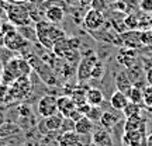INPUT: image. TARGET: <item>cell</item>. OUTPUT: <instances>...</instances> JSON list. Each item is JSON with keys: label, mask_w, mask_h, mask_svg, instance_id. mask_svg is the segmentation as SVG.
Wrapping results in <instances>:
<instances>
[{"label": "cell", "mask_w": 152, "mask_h": 146, "mask_svg": "<svg viewBox=\"0 0 152 146\" xmlns=\"http://www.w3.org/2000/svg\"><path fill=\"white\" fill-rule=\"evenodd\" d=\"M1 4H3V3H1V0H0V9H1Z\"/></svg>", "instance_id": "43"}, {"label": "cell", "mask_w": 152, "mask_h": 146, "mask_svg": "<svg viewBox=\"0 0 152 146\" xmlns=\"http://www.w3.org/2000/svg\"><path fill=\"white\" fill-rule=\"evenodd\" d=\"M3 45L9 51L17 52V51H21L23 48H26L27 45H30V42L18 33V30L16 27L14 30H11V31L4 34V37H3Z\"/></svg>", "instance_id": "7"}, {"label": "cell", "mask_w": 152, "mask_h": 146, "mask_svg": "<svg viewBox=\"0 0 152 146\" xmlns=\"http://www.w3.org/2000/svg\"><path fill=\"white\" fill-rule=\"evenodd\" d=\"M31 92H33V83L30 77H18L10 84V94L13 103L27 98Z\"/></svg>", "instance_id": "3"}, {"label": "cell", "mask_w": 152, "mask_h": 146, "mask_svg": "<svg viewBox=\"0 0 152 146\" xmlns=\"http://www.w3.org/2000/svg\"><path fill=\"white\" fill-rule=\"evenodd\" d=\"M103 75H104V65L100 62V60H97L96 65H94V68H93L92 79H94V80H100V79L103 77Z\"/></svg>", "instance_id": "31"}, {"label": "cell", "mask_w": 152, "mask_h": 146, "mask_svg": "<svg viewBox=\"0 0 152 146\" xmlns=\"http://www.w3.org/2000/svg\"><path fill=\"white\" fill-rule=\"evenodd\" d=\"M127 97L131 103L135 104H142V100H144V94H142V89L141 87L132 86L127 93Z\"/></svg>", "instance_id": "23"}, {"label": "cell", "mask_w": 152, "mask_h": 146, "mask_svg": "<svg viewBox=\"0 0 152 146\" xmlns=\"http://www.w3.org/2000/svg\"><path fill=\"white\" fill-rule=\"evenodd\" d=\"M1 7L6 11L7 20L16 27H24V25H30L33 23L31 16H30V10H28V7L24 3L10 4V3L4 1L1 4Z\"/></svg>", "instance_id": "1"}, {"label": "cell", "mask_w": 152, "mask_h": 146, "mask_svg": "<svg viewBox=\"0 0 152 146\" xmlns=\"http://www.w3.org/2000/svg\"><path fill=\"white\" fill-rule=\"evenodd\" d=\"M79 44V39H75V38H71V39H62L59 42L54 44V54L61 58V59H65L68 63H76L77 59H79V52H77V45Z\"/></svg>", "instance_id": "2"}, {"label": "cell", "mask_w": 152, "mask_h": 146, "mask_svg": "<svg viewBox=\"0 0 152 146\" xmlns=\"http://www.w3.org/2000/svg\"><path fill=\"white\" fill-rule=\"evenodd\" d=\"M117 62L125 69L131 68L137 63V52L132 48H121L117 54Z\"/></svg>", "instance_id": "12"}, {"label": "cell", "mask_w": 152, "mask_h": 146, "mask_svg": "<svg viewBox=\"0 0 152 146\" xmlns=\"http://www.w3.org/2000/svg\"><path fill=\"white\" fill-rule=\"evenodd\" d=\"M114 83H115V89H117L118 92L124 93V94H127L128 90L132 87V83H131L130 77H128V75H127V72L125 70H120L118 73L115 75V80H114Z\"/></svg>", "instance_id": "20"}, {"label": "cell", "mask_w": 152, "mask_h": 146, "mask_svg": "<svg viewBox=\"0 0 152 146\" xmlns=\"http://www.w3.org/2000/svg\"><path fill=\"white\" fill-rule=\"evenodd\" d=\"M142 94H144V100H142V104L145 105V108L148 111L152 113V86L148 84L147 87L142 89Z\"/></svg>", "instance_id": "28"}, {"label": "cell", "mask_w": 152, "mask_h": 146, "mask_svg": "<svg viewBox=\"0 0 152 146\" xmlns=\"http://www.w3.org/2000/svg\"><path fill=\"white\" fill-rule=\"evenodd\" d=\"M86 101L89 105L100 107V104L104 101V94L99 87H89L86 90Z\"/></svg>", "instance_id": "19"}, {"label": "cell", "mask_w": 152, "mask_h": 146, "mask_svg": "<svg viewBox=\"0 0 152 146\" xmlns=\"http://www.w3.org/2000/svg\"><path fill=\"white\" fill-rule=\"evenodd\" d=\"M82 24H83V27L86 28L89 33H96V31H100V30H103L104 24H106L104 14L102 13V11L89 9V10L85 13V16H83Z\"/></svg>", "instance_id": "5"}, {"label": "cell", "mask_w": 152, "mask_h": 146, "mask_svg": "<svg viewBox=\"0 0 152 146\" xmlns=\"http://www.w3.org/2000/svg\"><path fill=\"white\" fill-rule=\"evenodd\" d=\"M92 142L94 146H113L111 142V136H110L109 131L103 129H94L92 134Z\"/></svg>", "instance_id": "18"}, {"label": "cell", "mask_w": 152, "mask_h": 146, "mask_svg": "<svg viewBox=\"0 0 152 146\" xmlns=\"http://www.w3.org/2000/svg\"><path fill=\"white\" fill-rule=\"evenodd\" d=\"M86 90L87 89H75L71 94V98L73 100V103H75L76 107H79V105H83V104H86Z\"/></svg>", "instance_id": "24"}, {"label": "cell", "mask_w": 152, "mask_h": 146, "mask_svg": "<svg viewBox=\"0 0 152 146\" xmlns=\"http://www.w3.org/2000/svg\"><path fill=\"white\" fill-rule=\"evenodd\" d=\"M18 134L20 132V128L17 126L16 124H11V122H7V124H3L0 126V136H6V134Z\"/></svg>", "instance_id": "29"}, {"label": "cell", "mask_w": 152, "mask_h": 146, "mask_svg": "<svg viewBox=\"0 0 152 146\" xmlns=\"http://www.w3.org/2000/svg\"><path fill=\"white\" fill-rule=\"evenodd\" d=\"M4 121H6V118H4V113H1V111H0V126L4 124Z\"/></svg>", "instance_id": "40"}, {"label": "cell", "mask_w": 152, "mask_h": 146, "mask_svg": "<svg viewBox=\"0 0 152 146\" xmlns=\"http://www.w3.org/2000/svg\"><path fill=\"white\" fill-rule=\"evenodd\" d=\"M120 118H121V115L117 114V111L114 110V111H103V115H102V118H100V126L106 131H110L113 129L115 125L118 124Z\"/></svg>", "instance_id": "15"}, {"label": "cell", "mask_w": 152, "mask_h": 146, "mask_svg": "<svg viewBox=\"0 0 152 146\" xmlns=\"http://www.w3.org/2000/svg\"><path fill=\"white\" fill-rule=\"evenodd\" d=\"M6 3H10V4H14V3H20V0H4Z\"/></svg>", "instance_id": "41"}, {"label": "cell", "mask_w": 152, "mask_h": 146, "mask_svg": "<svg viewBox=\"0 0 152 146\" xmlns=\"http://www.w3.org/2000/svg\"><path fill=\"white\" fill-rule=\"evenodd\" d=\"M123 115L125 118H131V117H138L141 115V104H135V103H128L125 105V108L123 110Z\"/></svg>", "instance_id": "25"}, {"label": "cell", "mask_w": 152, "mask_h": 146, "mask_svg": "<svg viewBox=\"0 0 152 146\" xmlns=\"http://www.w3.org/2000/svg\"><path fill=\"white\" fill-rule=\"evenodd\" d=\"M13 98L10 94V86L4 83H0V105L1 104H11Z\"/></svg>", "instance_id": "26"}, {"label": "cell", "mask_w": 152, "mask_h": 146, "mask_svg": "<svg viewBox=\"0 0 152 146\" xmlns=\"http://www.w3.org/2000/svg\"><path fill=\"white\" fill-rule=\"evenodd\" d=\"M58 146H85L82 142V135L76 134L75 131L62 132L58 138Z\"/></svg>", "instance_id": "13"}, {"label": "cell", "mask_w": 152, "mask_h": 146, "mask_svg": "<svg viewBox=\"0 0 152 146\" xmlns=\"http://www.w3.org/2000/svg\"><path fill=\"white\" fill-rule=\"evenodd\" d=\"M44 9H45V18L48 20V23L51 24H61L64 21V18L66 16V10L62 7V6H58V4H48L44 1Z\"/></svg>", "instance_id": "10"}, {"label": "cell", "mask_w": 152, "mask_h": 146, "mask_svg": "<svg viewBox=\"0 0 152 146\" xmlns=\"http://www.w3.org/2000/svg\"><path fill=\"white\" fill-rule=\"evenodd\" d=\"M18 115H20L21 118H33L31 108L28 107L27 104H21V105L18 107Z\"/></svg>", "instance_id": "34"}, {"label": "cell", "mask_w": 152, "mask_h": 146, "mask_svg": "<svg viewBox=\"0 0 152 146\" xmlns=\"http://www.w3.org/2000/svg\"><path fill=\"white\" fill-rule=\"evenodd\" d=\"M56 98L51 94H47V96H42L38 101V114L39 117L42 118H48L51 115H55L58 114V103H56Z\"/></svg>", "instance_id": "9"}, {"label": "cell", "mask_w": 152, "mask_h": 146, "mask_svg": "<svg viewBox=\"0 0 152 146\" xmlns=\"http://www.w3.org/2000/svg\"><path fill=\"white\" fill-rule=\"evenodd\" d=\"M90 9L93 10H97V11H106L107 9V4H106V0H92L90 3Z\"/></svg>", "instance_id": "33"}, {"label": "cell", "mask_w": 152, "mask_h": 146, "mask_svg": "<svg viewBox=\"0 0 152 146\" xmlns=\"http://www.w3.org/2000/svg\"><path fill=\"white\" fill-rule=\"evenodd\" d=\"M82 117H85V115H83V114H82L80 111H79V110L76 108L75 111H73V113L71 114V117H69V118H71L72 121H73V122H76V121H79V119H80Z\"/></svg>", "instance_id": "36"}, {"label": "cell", "mask_w": 152, "mask_h": 146, "mask_svg": "<svg viewBox=\"0 0 152 146\" xmlns=\"http://www.w3.org/2000/svg\"><path fill=\"white\" fill-rule=\"evenodd\" d=\"M49 38H51V41L54 44L59 42V41H62V39H65L66 38V34L64 30H61V28H58L56 25H51V30H49Z\"/></svg>", "instance_id": "27"}, {"label": "cell", "mask_w": 152, "mask_h": 146, "mask_svg": "<svg viewBox=\"0 0 152 146\" xmlns=\"http://www.w3.org/2000/svg\"><path fill=\"white\" fill-rule=\"evenodd\" d=\"M140 9H141L144 13L151 14L152 13V0H141V1H140Z\"/></svg>", "instance_id": "35"}, {"label": "cell", "mask_w": 152, "mask_h": 146, "mask_svg": "<svg viewBox=\"0 0 152 146\" xmlns=\"http://www.w3.org/2000/svg\"><path fill=\"white\" fill-rule=\"evenodd\" d=\"M64 115L62 114H55V115H51L48 118H42V121L39 122V129L42 132H55L62 128V124H64Z\"/></svg>", "instance_id": "11"}, {"label": "cell", "mask_w": 152, "mask_h": 146, "mask_svg": "<svg viewBox=\"0 0 152 146\" xmlns=\"http://www.w3.org/2000/svg\"><path fill=\"white\" fill-rule=\"evenodd\" d=\"M131 131H145V121L141 118V115L125 119L124 132H131Z\"/></svg>", "instance_id": "22"}, {"label": "cell", "mask_w": 152, "mask_h": 146, "mask_svg": "<svg viewBox=\"0 0 152 146\" xmlns=\"http://www.w3.org/2000/svg\"><path fill=\"white\" fill-rule=\"evenodd\" d=\"M97 56L94 54L89 55V56H83L79 63H77V69H76V77L79 81H86L89 79H92V72H93V68L96 65L97 62Z\"/></svg>", "instance_id": "6"}, {"label": "cell", "mask_w": 152, "mask_h": 146, "mask_svg": "<svg viewBox=\"0 0 152 146\" xmlns=\"http://www.w3.org/2000/svg\"><path fill=\"white\" fill-rule=\"evenodd\" d=\"M147 146H152V132L147 136Z\"/></svg>", "instance_id": "39"}, {"label": "cell", "mask_w": 152, "mask_h": 146, "mask_svg": "<svg viewBox=\"0 0 152 146\" xmlns=\"http://www.w3.org/2000/svg\"><path fill=\"white\" fill-rule=\"evenodd\" d=\"M145 79H147L148 84H149V86H152V66L147 70V73H145Z\"/></svg>", "instance_id": "37"}, {"label": "cell", "mask_w": 152, "mask_h": 146, "mask_svg": "<svg viewBox=\"0 0 152 146\" xmlns=\"http://www.w3.org/2000/svg\"><path fill=\"white\" fill-rule=\"evenodd\" d=\"M51 23L45 21V20H41V21L35 23V34H37V41L38 44L44 46L48 51H52L54 48V42L51 41L49 38V30H51Z\"/></svg>", "instance_id": "8"}, {"label": "cell", "mask_w": 152, "mask_h": 146, "mask_svg": "<svg viewBox=\"0 0 152 146\" xmlns=\"http://www.w3.org/2000/svg\"><path fill=\"white\" fill-rule=\"evenodd\" d=\"M56 103H58V113L62 114L65 118H69L71 114L76 110V105L71 96H61L56 98Z\"/></svg>", "instance_id": "14"}, {"label": "cell", "mask_w": 152, "mask_h": 146, "mask_svg": "<svg viewBox=\"0 0 152 146\" xmlns=\"http://www.w3.org/2000/svg\"><path fill=\"white\" fill-rule=\"evenodd\" d=\"M102 115H103V111L100 110V107H93V105H90L89 111L86 113V117H87L89 119H92L93 122H96V121H100Z\"/></svg>", "instance_id": "30"}, {"label": "cell", "mask_w": 152, "mask_h": 146, "mask_svg": "<svg viewBox=\"0 0 152 146\" xmlns=\"http://www.w3.org/2000/svg\"><path fill=\"white\" fill-rule=\"evenodd\" d=\"M73 131H75L76 134L83 135V136L92 135L93 131H94V122L85 115V117H82L79 121H76L75 122V128H73Z\"/></svg>", "instance_id": "17"}, {"label": "cell", "mask_w": 152, "mask_h": 146, "mask_svg": "<svg viewBox=\"0 0 152 146\" xmlns=\"http://www.w3.org/2000/svg\"><path fill=\"white\" fill-rule=\"evenodd\" d=\"M35 0H20V3H33Z\"/></svg>", "instance_id": "42"}, {"label": "cell", "mask_w": 152, "mask_h": 146, "mask_svg": "<svg viewBox=\"0 0 152 146\" xmlns=\"http://www.w3.org/2000/svg\"><path fill=\"white\" fill-rule=\"evenodd\" d=\"M130 103V100L127 97V94L121 92H114L111 94V97H110V105H111V108L115 110V111H123L125 108V105Z\"/></svg>", "instance_id": "21"}, {"label": "cell", "mask_w": 152, "mask_h": 146, "mask_svg": "<svg viewBox=\"0 0 152 146\" xmlns=\"http://www.w3.org/2000/svg\"><path fill=\"white\" fill-rule=\"evenodd\" d=\"M124 24L127 28H130V30H137L138 28V17L134 16V14H130V16L127 17L124 20Z\"/></svg>", "instance_id": "32"}, {"label": "cell", "mask_w": 152, "mask_h": 146, "mask_svg": "<svg viewBox=\"0 0 152 146\" xmlns=\"http://www.w3.org/2000/svg\"><path fill=\"white\" fill-rule=\"evenodd\" d=\"M125 72H127V75H128V77H130L132 86L141 87V89H142V81L147 80V79H145L144 69H142L141 66L138 65V63H135V65H132L131 68L125 69Z\"/></svg>", "instance_id": "16"}, {"label": "cell", "mask_w": 152, "mask_h": 146, "mask_svg": "<svg viewBox=\"0 0 152 146\" xmlns=\"http://www.w3.org/2000/svg\"><path fill=\"white\" fill-rule=\"evenodd\" d=\"M79 1V4H80V7H90V3H92V0H77Z\"/></svg>", "instance_id": "38"}, {"label": "cell", "mask_w": 152, "mask_h": 146, "mask_svg": "<svg viewBox=\"0 0 152 146\" xmlns=\"http://www.w3.org/2000/svg\"><path fill=\"white\" fill-rule=\"evenodd\" d=\"M4 69H7L16 79H18V77H30L33 66L24 58H13L4 65Z\"/></svg>", "instance_id": "4"}]
</instances>
